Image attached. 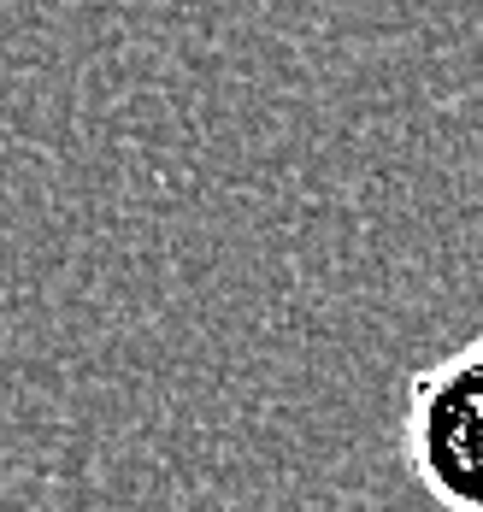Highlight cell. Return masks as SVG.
Instances as JSON below:
<instances>
[{
	"label": "cell",
	"mask_w": 483,
	"mask_h": 512,
	"mask_svg": "<svg viewBox=\"0 0 483 512\" xmlns=\"http://www.w3.org/2000/svg\"><path fill=\"white\" fill-rule=\"evenodd\" d=\"M401 454L442 512H483V330L407 377Z\"/></svg>",
	"instance_id": "1"
}]
</instances>
